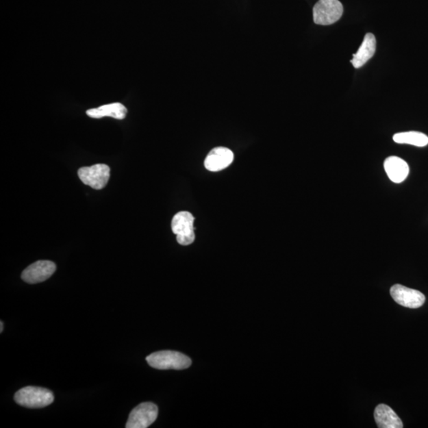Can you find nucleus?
<instances>
[{
  "label": "nucleus",
  "instance_id": "1",
  "mask_svg": "<svg viewBox=\"0 0 428 428\" xmlns=\"http://www.w3.org/2000/svg\"><path fill=\"white\" fill-rule=\"evenodd\" d=\"M14 401L18 405L29 409H41L52 404L54 395L45 388L27 386L15 394Z\"/></svg>",
  "mask_w": 428,
  "mask_h": 428
},
{
  "label": "nucleus",
  "instance_id": "2",
  "mask_svg": "<svg viewBox=\"0 0 428 428\" xmlns=\"http://www.w3.org/2000/svg\"><path fill=\"white\" fill-rule=\"evenodd\" d=\"M149 366L158 370H184L191 365L189 357L174 351L155 352L146 357Z\"/></svg>",
  "mask_w": 428,
  "mask_h": 428
},
{
  "label": "nucleus",
  "instance_id": "3",
  "mask_svg": "<svg viewBox=\"0 0 428 428\" xmlns=\"http://www.w3.org/2000/svg\"><path fill=\"white\" fill-rule=\"evenodd\" d=\"M194 218L186 211H182L174 216L171 221V229L176 235L177 242L184 246L192 244L195 240Z\"/></svg>",
  "mask_w": 428,
  "mask_h": 428
},
{
  "label": "nucleus",
  "instance_id": "4",
  "mask_svg": "<svg viewBox=\"0 0 428 428\" xmlns=\"http://www.w3.org/2000/svg\"><path fill=\"white\" fill-rule=\"evenodd\" d=\"M344 8L339 0H319L314 8V21L317 25L328 26L340 19Z\"/></svg>",
  "mask_w": 428,
  "mask_h": 428
},
{
  "label": "nucleus",
  "instance_id": "5",
  "mask_svg": "<svg viewBox=\"0 0 428 428\" xmlns=\"http://www.w3.org/2000/svg\"><path fill=\"white\" fill-rule=\"evenodd\" d=\"M78 175L85 185L95 190H101L107 186L110 176V168L108 165L97 164L92 167L79 168Z\"/></svg>",
  "mask_w": 428,
  "mask_h": 428
},
{
  "label": "nucleus",
  "instance_id": "6",
  "mask_svg": "<svg viewBox=\"0 0 428 428\" xmlns=\"http://www.w3.org/2000/svg\"><path fill=\"white\" fill-rule=\"evenodd\" d=\"M158 407L151 402H144L134 407L130 412L127 428H146L157 420Z\"/></svg>",
  "mask_w": 428,
  "mask_h": 428
},
{
  "label": "nucleus",
  "instance_id": "7",
  "mask_svg": "<svg viewBox=\"0 0 428 428\" xmlns=\"http://www.w3.org/2000/svg\"><path fill=\"white\" fill-rule=\"evenodd\" d=\"M390 294L397 304L410 309H418L425 304L426 298L420 291L396 284L390 289Z\"/></svg>",
  "mask_w": 428,
  "mask_h": 428
},
{
  "label": "nucleus",
  "instance_id": "8",
  "mask_svg": "<svg viewBox=\"0 0 428 428\" xmlns=\"http://www.w3.org/2000/svg\"><path fill=\"white\" fill-rule=\"evenodd\" d=\"M56 264L52 261L39 260L29 265L22 274V279L29 284H36L50 278L56 271Z\"/></svg>",
  "mask_w": 428,
  "mask_h": 428
},
{
  "label": "nucleus",
  "instance_id": "9",
  "mask_svg": "<svg viewBox=\"0 0 428 428\" xmlns=\"http://www.w3.org/2000/svg\"><path fill=\"white\" fill-rule=\"evenodd\" d=\"M234 154L228 148L216 147L210 151L205 160V168L210 171H220L234 162Z\"/></svg>",
  "mask_w": 428,
  "mask_h": 428
},
{
  "label": "nucleus",
  "instance_id": "10",
  "mask_svg": "<svg viewBox=\"0 0 428 428\" xmlns=\"http://www.w3.org/2000/svg\"><path fill=\"white\" fill-rule=\"evenodd\" d=\"M384 168L390 179L395 184L402 183L410 173L409 165L399 157H390L386 159Z\"/></svg>",
  "mask_w": 428,
  "mask_h": 428
},
{
  "label": "nucleus",
  "instance_id": "11",
  "mask_svg": "<svg viewBox=\"0 0 428 428\" xmlns=\"http://www.w3.org/2000/svg\"><path fill=\"white\" fill-rule=\"evenodd\" d=\"M376 51V38L373 34H366L357 52L353 54L351 63L355 68H360L374 57Z\"/></svg>",
  "mask_w": 428,
  "mask_h": 428
},
{
  "label": "nucleus",
  "instance_id": "12",
  "mask_svg": "<svg viewBox=\"0 0 428 428\" xmlns=\"http://www.w3.org/2000/svg\"><path fill=\"white\" fill-rule=\"evenodd\" d=\"M375 418L376 424L379 428L403 427V423L399 416L386 405L381 404L376 407Z\"/></svg>",
  "mask_w": 428,
  "mask_h": 428
},
{
  "label": "nucleus",
  "instance_id": "13",
  "mask_svg": "<svg viewBox=\"0 0 428 428\" xmlns=\"http://www.w3.org/2000/svg\"><path fill=\"white\" fill-rule=\"evenodd\" d=\"M127 114V108L119 103L103 105L98 108L90 109L87 112V114L90 118H102L103 117H112L118 120L124 119Z\"/></svg>",
  "mask_w": 428,
  "mask_h": 428
},
{
  "label": "nucleus",
  "instance_id": "14",
  "mask_svg": "<svg viewBox=\"0 0 428 428\" xmlns=\"http://www.w3.org/2000/svg\"><path fill=\"white\" fill-rule=\"evenodd\" d=\"M392 138L397 144H411L416 147H425L428 144L427 136L420 132H416V131L396 134Z\"/></svg>",
  "mask_w": 428,
  "mask_h": 428
},
{
  "label": "nucleus",
  "instance_id": "15",
  "mask_svg": "<svg viewBox=\"0 0 428 428\" xmlns=\"http://www.w3.org/2000/svg\"><path fill=\"white\" fill-rule=\"evenodd\" d=\"M0 325H1V329H0V332H1V333H2L3 330V321H1V323H0Z\"/></svg>",
  "mask_w": 428,
  "mask_h": 428
}]
</instances>
